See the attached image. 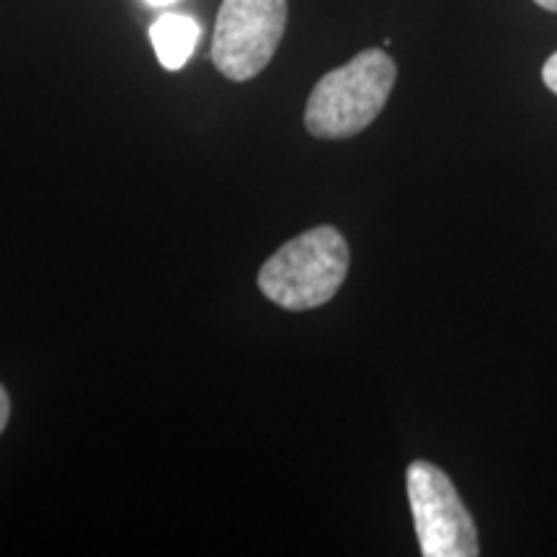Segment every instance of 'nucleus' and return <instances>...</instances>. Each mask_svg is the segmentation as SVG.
<instances>
[{
    "label": "nucleus",
    "instance_id": "obj_1",
    "mask_svg": "<svg viewBox=\"0 0 557 557\" xmlns=\"http://www.w3.org/2000/svg\"><path fill=\"white\" fill-rule=\"evenodd\" d=\"M398 67L382 50H364L312 88L305 107V127L320 139H348L380 116L393 94Z\"/></svg>",
    "mask_w": 557,
    "mask_h": 557
},
{
    "label": "nucleus",
    "instance_id": "obj_2",
    "mask_svg": "<svg viewBox=\"0 0 557 557\" xmlns=\"http://www.w3.org/2000/svg\"><path fill=\"white\" fill-rule=\"evenodd\" d=\"M348 274V243L331 225L312 227L284 243L259 271L263 297L292 312L331 302Z\"/></svg>",
    "mask_w": 557,
    "mask_h": 557
},
{
    "label": "nucleus",
    "instance_id": "obj_3",
    "mask_svg": "<svg viewBox=\"0 0 557 557\" xmlns=\"http://www.w3.org/2000/svg\"><path fill=\"white\" fill-rule=\"evenodd\" d=\"M287 29V0H222L212 62L227 81L243 83L269 67Z\"/></svg>",
    "mask_w": 557,
    "mask_h": 557
},
{
    "label": "nucleus",
    "instance_id": "obj_4",
    "mask_svg": "<svg viewBox=\"0 0 557 557\" xmlns=\"http://www.w3.org/2000/svg\"><path fill=\"white\" fill-rule=\"evenodd\" d=\"M408 500L423 557H478V529L447 472L416 459L408 468Z\"/></svg>",
    "mask_w": 557,
    "mask_h": 557
},
{
    "label": "nucleus",
    "instance_id": "obj_5",
    "mask_svg": "<svg viewBox=\"0 0 557 557\" xmlns=\"http://www.w3.org/2000/svg\"><path fill=\"white\" fill-rule=\"evenodd\" d=\"M201 39V26L197 18L186 13H163L150 26V41L156 47L160 65L176 73L189 62L194 47Z\"/></svg>",
    "mask_w": 557,
    "mask_h": 557
},
{
    "label": "nucleus",
    "instance_id": "obj_6",
    "mask_svg": "<svg viewBox=\"0 0 557 557\" xmlns=\"http://www.w3.org/2000/svg\"><path fill=\"white\" fill-rule=\"evenodd\" d=\"M542 81H545V86L557 96V52L545 62V67H542Z\"/></svg>",
    "mask_w": 557,
    "mask_h": 557
},
{
    "label": "nucleus",
    "instance_id": "obj_7",
    "mask_svg": "<svg viewBox=\"0 0 557 557\" xmlns=\"http://www.w3.org/2000/svg\"><path fill=\"white\" fill-rule=\"evenodd\" d=\"M9 418H11V398L5 393V387L0 385V434H3L5 426H9Z\"/></svg>",
    "mask_w": 557,
    "mask_h": 557
},
{
    "label": "nucleus",
    "instance_id": "obj_8",
    "mask_svg": "<svg viewBox=\"0 0 557 557\" xmlns=\"http://www.w3.org/2000/svg\"><path fill=\"white\" fill-rule=\"evenodd\" d=\"M145 3L152 5V9H165V5H173V3H178V0H145Z\"/></svg>",
    "mask_w": 557,
    "mask_h": 557
},
{
    "label": "nucleus",
    "instance_id": "obj_9",
    "mask_svg": "<svg viewBox=\"0 0 557 557\" xmlns=\"http://www.w3.org/2000/svg\"><path fill=\"white\" fill-rule=\"evenodd\" d=\"M534 3L542 5L545 11H555L557 13V0H534Z\"/></svg>",
    "mask_w": 557,
    "mask_h": 557
}]
</instances>
